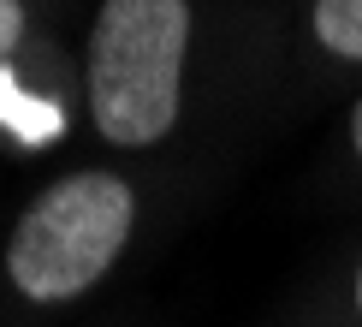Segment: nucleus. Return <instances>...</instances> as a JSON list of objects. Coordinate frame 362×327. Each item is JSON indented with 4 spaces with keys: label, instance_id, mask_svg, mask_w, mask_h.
<instances>
[{
    "label": "nucleus",
    "instance_id": "f257e3e1",
    "mask_svg": "<svg viewBox=\"0 0 362 327\" xmlns=\"http://www.w3.org/2000/svg\"><path fill=\"white\" fill-rule=\"evenodd\" d=\"M190 0H101L89 30V113L113 149H148L178 125Z\"/></svg>",
    "mask_w": 362,
    "mask_h": 327
},
{
    "label": "nucleus",
    "instance_id": "f03ea898",
    "mask_svg": "<svg viewBox=\"0 0 362 327\" xmlns=\"http://www.w3.org/2000/svg\"><path fill=\"white\" fill-rule=\"evenodd\" d=\"M137 197L119 173H71L24 208L6 244V274L30 304H71L119 262Z\"/></svg>",
    "mask_w": 362,
    "mask_h": 327
},
{
    "label": "nucleus",
    "instance_id": "7ed1b4c3",
    "mask_svg": "<svg viewBox=\"0 0 362 327\" xmlns=\"http://www.w3.org/2000/svg\"><path fill=\"white\" fill-rule=\"evenodd\" d=\"M309 24H315V42L333 59H356L362 66V0H315Z\"/></svg>",
    "mask_w": 362,
    "mask_h": 327
},
{
    "label": "nucleus",
    "instance_id": "20e7f679",
    "mask_svg": "<svg viewBox=\"0 0 362 327\" xmlns=\"http://www.w3.org/2000/svg\"><path fill=\"white\" fill-rule=\"evenodd\" d=\"M24 42V6L18 0H0V59Z\"/></svg>",
    "mask_w": 362,
    "mask_h": 327
},
{
    "label": "nucleus",
    "instance_id": "39448f33",
    "mask_svg": "<svg viewBox=\"0 0 362 327\" xmlns=\"http://www.w3.org/2000/svg\"><path fill=\"white\" fill-rule=\"evenodd\" d=\"M351 143H356V161H362V101H356V113H351Z\"/></svg>",
    "mask_w": 362,
    "mask_h": 327
},
{
    "label": "nucleus",
    "instance_id": "423d86ee",
    "mask_svg": "<svg viewBox=\"0 0 362 327\" xmlns=\"http://www.w3.org/2000/svg\"><path fill=\"white\" fill-rule=\"evenodd\" d=\"M356 316H362V262H356Z\"/></svg>",
    "mask_w": 362,
    "mask_h": 327
}]
</instances>
